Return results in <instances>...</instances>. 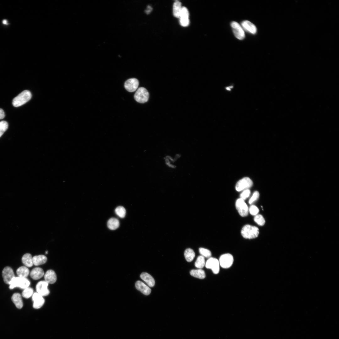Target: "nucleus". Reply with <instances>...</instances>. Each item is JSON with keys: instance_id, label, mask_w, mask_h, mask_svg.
Wrapping results in <instances>:
<instances>
[{"instance_id": "2f4dec72", "label": "nucleus", "mask_w": 339, "mask_h": 339, "mask_svg": "<svg viewBox=\"0 0 339 339\" xmlns=\"http://www.w3.org/2000/svg\"><path fill=\"white\" fill-rule=\"evenodd\" d=\"M8 127V122L4 121L0 122V137L7 130Z\"/></svg>"}, {"instance_id": "412c9836", "label": "nucleus", "mask_w": 339, "mask_h": 339, "mask_svg": "<svg viewBox=\"0 0 339 339\" xmlns=\"http://www.w3.org/2000/svg\"><path fill=\"white\" fill-rule=\"evenodd\" d=\"M33 264L36 266L45 264L47 261V257L43 255L35 256L32 257Z\"/></svg>"}, {"instance_id": "e433bc0d", "label": "nucleus", "mask_w": 339, "mask_h": 339, "mask_svg": "<svg viewBox=\"0 0 339 339\" xmlns=\"http://www.w3.org/2000/svg\"><path fill=\"white\" fill-rule=\"evenodd\" d=\"M153 10L152 7L150 5H148L147 8L145 10V13L147 14H148L151 13Z\"/></svg>"}, {"instance_id": "58836bf2", "label": "nucleus", "mask_w": 339, "mask_h": 339, "mask_svg": "<svg viewBox=\"0 0 339 339\" xmlns=\"http://www.w3.org/2000/svg\"><path fill=\"white\" fill-rule=\"evenodd\" d=\"M2 22H3V24H8V22H7V21L6 20H5V19L3 20V21Z\"/></svg>"}, {"instance_id": "dca6fc26", "label": "nucleus", "mask_w": 339, "mask_h": 339, "mask_svg": "<svg viewBox=\"0 0 339 339\" xmlns=\"http://www.w3.org/2000/svg\"><path fill=\"white\" fill-rule=\"evenodd\" d=\"M135 287L137 290L145 295H148L151 293V289L141 281H137L135 283Z\"/></svg>"}, {"instance_id": "ddd939ff", "label": "nucleus", "mask_w": 339, "mask_h": 339, "mask_svg": "<svg viewBox=\"0 0 339 339\" xmlns=\"http://www.w3.org/2000/svg\"><path fill=\"white\" fill-rule=\"evenodd\" d=\"M2 276L5 283L8 284L15 277L12 269L9 266L5 267L3 269L2 271Z\"/></svg>"}, {"instance_id": "9b49d317", "label": "nucleus", "mask_w": 339, "mask_h": 339, "mask_svg": "<svg viewBox=\"0 0 339 339\" xmlns=\"http://www.w3.org/2000/svg\"><path fill=\"white\" fill-rule=\"evenodd\" d=\"M180 18V23L183 27L188 26L190 23L189 13L187 9L185 7H182Z\"/></svg>"}, {"instance_id": "4468645a", "label": "nucleus", "mask_w": 339, "mask_h": 339, "mask_svg": "<svg viewBox=\"0 0 339 339\" xmlns=\"http://www.w3.org/2000/svg\"><path fill=\"white\" fill-rule=\"evenodd\" d=\"M32 299L33 301V307L35 309L40 308L44 304L45 300L43 297L37 292L33 294Z\"/></svg>"}, {"instance_id": "5701e85b", "label": "nucleus", "mask_w": 339, "mask_h": 339, "mask_svg": "<svg viewBox=\"0 0 339 339\" xmlns=\"http://www.w3.org/2000/svg\"><path fill=\"white\" fill-rule=\"evenodd\" d=\"M22 261L23 264L27 267H31L33 265L32 257L29 253L24 255L22 257Z\"/></svg>"}, {"instance_id": "f257e3e1", "label": "nucleus", "mask_w": 339, "mask_h": 339, "mask_svg": "<svg viewBox=\"0 0 339 339\" xmlns=\"http://www.w3.org/2000/svg\"><path fill=\"white\" fill-rule=\"evenodd\" d=\"M258 228L249 224L244 226L241 230L242 236L245 239H252L257 237L259 234Z\"/></svg>"}, {"instance_id": "ea45409f", "label": "nucleus", "mask_w": 339, "mask_h": 339, "mask_svg": "<svg viewBox=\"0 0 339 339\" xmlns=\"http://www.w3.org/2000/svg\"><path fill=\"white\" fill-rule=\"evenodd\" d=\"M47 253H48V252H47V251H46V254H47Z\"/></svg>"}, {"instance_id": "f3484780", "label": "nucleus", "mask_w": 339, "mask_h": 339, "mask_svg": "<svg viewBox=\"0 0 339 339\" xmlns=\"http://www.w3.org/2000/svg\"><path fill=\"white\" fill-rule=\"evenodd\" d=\"M45 281L48 283L53 284L56 282L57 277L56 273L52 270H49L46 271L44 275Z\"/></svg>"}, {"instance_id": "0eeeda50", "label": "nucleus", "mask_w": 339, "mask_h": 339, "mask_svg": "<svg viewBox=\"0 0 339 339\" xmlns=\"http://www.w3.org/2000/svg\"><path fill=\"white\" fill-rule=\"evenodd\" d=\"M253 182L249 177H245L239 180L235 186V189L238 191H240L248 189L253 185Z\"/></svg>"}, {"instance_id": "423d86ee", "label": "nucleus", "mask_w": 339, "mask_h": 339, "mask_svg": "<svg viewBox=\"0 0 339 339\" xmlns=\"http://www.w3.org/2000/svg\"><path fill=\"white\" fill-rule=\"evenodd\" d=\"M235 207L239 215L242 217L247 216L249 212V208L244 200L240 198L237 200Z\"/></svg>"}, {"instance_id": "39448f33", "label": "nucleus", "mask_w": 339, "mask_h": 339, "mask_svg": "<svg viewBox=\"0 0 339 339\" xmlns=\"http://www.w3.org/2000/svg\"><path fill=\"white\" fill-rule=\"evenodd\" d=\"M220 266L224 268L230 267L233 264L234 258L233 256L229 253L222 255L218 260Z\"/></svg>"}, {"instance_id": "7c9ffc66", "label": "nucleus", "mask_w": 339, "mask_h": 339, "mask_svg": "<svg viewBox=\"0 0 339 339\" xmlns=\"http://www.w3.org/2000/svg\"><path fill=\"white\" fill-rule=\"evenodd\" d=\"M254 221L258 225L261 226L265 223V220L263 216L261 214H257L255 216L254 218Z\"/></svg>"}, {"instance_id": "473e14b6", "label": "nucleus", "mask_w": 339, "mask_h": 339, "mask_svg": "<svg viewBox=\"0 0 339 339\" xmlns=\"http://www.w3.org/2000/svg\"><path fill=\"white\" fill-rule=\"evenodd\" d=\"M199 252L202 256L204 257L209 258L211 256V253L208 249L203 248H199Z\"/></svg>"}, {"instance_id": "b1692460", "label": "nucleus", "mask_w": 339, "mask_h": 339, "mask_svg": "<svg viewBox=\"0 0 339 339\" xmlns=\"http://www.w3.org/2000/svg\"><path fill=\"white\" fill-rule=\"evenodd\" d=\"M29 270L25 266H21L19 267L16 271L18 277L21 278H26L29 274Z\"/></svg>"}, {"instance_id": "72a5a7b5", "label": "nucleus", "mask_w": 339, "mask_h": 339, "mask_svg": "<svg viewBox=\"0 0 339 339\" xmlns=\"http://www.w3.org/2000/svg\"><path fill=\"white\" fill-rule=\"evenodd\" d=\"M259 193L258 191H255L249 200V204L251 205L256 201L259 198Z\"/></svg>"}, {"instance_id": "6ab92c4d", "label": "nucleus", "mask_w": 339, "mask_h": 339, "mask_svg": "<svg viewBox=\"0 0 339 339\" xmlns=\"http://www.w3.org/2000/svg\"><path fill=\"white\" fill-rule=\"evenodd\" d=\"M141 278L150 287H153L155 285V280L153 277L149 274L145 272L142 273L140 275Z\"/></svg>"}, {"instance_id": "20e7f679", "label": "nucleus", "mask_w": 339, "mask_h": 339, "mask_svg": "<svg viewBox=\"0 0 339 339\" xmlns=\"http://www.w3.org/2000/svg\"><path fill=\"white\" fill-rule=\"evenodd\" d=\"M135 100L138 102L143 103L147 102L149 98V93L146 89L139 88L134 95Z\"/></svg>"}, {"instance_id": "f03ea898", "label": "nucleus", "mask_w": 339, "mask_h": 339, "mask_svg": "<svg viewBox=\"0 0 339 339\" xmlns=\"http://www.w3.org/2000/svg\"><path fill=\"white\" fill-rule=\"evenodd\" d=\"M31 94L28 90H24L20 93L13 100V106L18 107L21 106L28 101L31 98Z\"/></svg>"}, {"instance_id": "c9c22d12", "label": "nucleus", "mask_w": 339, "mask_h": 339, "mask_svg": "<svg viewBox=\"0 0 339 339\" xmlns=\"http://www.w3.org/2000/svg\"><path fill=\"white\" fill-rule=\"evenodd\" d=\"M250 191L249 189H247L243 191L240 195V198L245 200L248 198L250 196Z\"/></svg>"}, {"instance_id": "c85d7f7f", "label": "nucleus", "mask_w": 339, "mask_h": 339, "mask_svg": "<svg viewBox=\"0 0 339 339\" xmlns=\"http://www.w3.org/2000/svg\"><path fill=\"white\" fill-rule=\"evenodd\" d=\"M116 214L121 218H124L126 215V211L125 208L121 206L117 207L115 210Z\"/></svg>"}, {"instance_id": "f704fd0d", "label": "nucleus", "mask_w": 339, "mask_h": 339, "mask_svg": "<svg viewBox=\"0 0 339 339\" xmlns=\"http://www.w3.org/2000/svg\"><path fill=\"white\" fill-rule=\"evenodd\" d=\"M249 212L251 215L256 216L259 213V209L256 206L251 205L249 208Z\"/></svg>"}, {"instance_id": "6e6552de", "label": "nucleus", "mask_w": 339, "mask_h": 339, "mask_svg": "<svg viewBox=\"0 0 339 339\" xmlns=\"http://www.w3.org/2000/svg\"><path fill=\"white\" fill-rule=\"evenodd\" d=\"M233 33L235 37L239 40H243L245 37V31L241 26L235 21L231 23Z\"/></svg>"}, {"instance_id": "bb28decb", "label": "nucleus", "mask_w": 339, "mask_h": 339, "mask_svg": "<svg viewBox=\"0 0 339 339\" xmlns=\"http://www.w3.org/2000/svg\"><path fill=\"white\" fill-rule=\"evenodd\" d=\"M184 255L186 260L188 262L191 261L195 256V253L193 250L190 248L186 249Z\"/></svg>"}, {"instance_id": "c756f323", "label": "nucleus", "mask_w": 339, "mask_h": 339, "mask_svg": "<svg viewBox=\"0 0 339 339\" xmlns=\"http://www.w3.org/2000/svg\"><path fill=\"white\" fill-rule=\"evenodd\" d=\"M33 294V289L28 287L24 289L22 293V296L26 299H28L32 296Z\"/></svg>"}, {"instance_id": "a878e982", "label": "nucleus", "mask_w": 339, "mask_h": 339, "mask_svg": "<svg viewBox=\"0 0 339 339\" xmlns=\"http://www.w3.org/2000/svg\"><path fill=\"white\" fill-rule=\"evenodd\" d=\"M119 226V222L118 220L115 218H110L107 222L108 228L112 230H114L118 228Z\"/></svg>"}, {"instance_id": "f8f14e48", "label": "nucleus", "mask_w": 339, "mask_h": 339, "mask_svg": "<svg viewBox=\"0 0 339 339\" xmlns=\"http://www.w3.org/2000/svg\"><path fill=\"white\" fill-rule=\"evenodd\" d=\"M139 85L138 80L135 78L128 79L124 83L125 89L129 92H133L138 88Z\"/></svg>"}, {"instance_id": "7ed1b4c3", "label": "nucleus", "mask_w": 339, "mask_h": 339, "mask_svg": "<svg viewBox=\"0 0 339 339\" xmlns=\"http://www.w3.org/2000/svg\"><path fill=\"white\" fill-rule=\"evenodd\" d=\"M9 284L10 289H12L16 287L24 289L29 287L30 282L26 278H21L18 277H14Z\"/></svg>"}, {"instance_id": "1a4fd4ad", "label": "nucleus", "mask_w": 339, "mask_h": 339, "mask_svg": "<svg viewBox=\"0 0 339 339\" xmlns=\"http://www.w3.org/2000/svg\"><path fill=\"white\" fill-rule=\"evenodd\" d=\"M205 265L207 268L211 269L214 273L217 274L219 273L220 265L217 259L210 257L206 261Z\"/></svg>"}, {"instance_id": "393cba45", "label": "nucleus", "mask_w": 339, "mask_h": 339, "mask_svg": "<svg viewBox=\"0 0 339 339\" xmlns=\"http://www.w3.org/2000/svg\"><path fill=\"white\" fill-rule=\"evenodd\" d=\"M190 274L192 276L199 279H203L206 277L205 272L201 269L192 270L190 271Z\"/></svg>"}, {"instance_id": "2eb2a0df", "label": "nucleus", "mask_w": 339, "mask_h": 339, "mask_svg": "<svg viewBox=\"0 0 339 339\" xmlns=\"http://www.w3.org/2000/svg\"><path fill=\"white\" fill-rule=\"evenodd\" d=\"M244 30L252 34H255L257 32L256 26L249 21L245 20L243 21L241 25Z\"/></svg>"}, {"instance_id": "aec40b11", "label": "nucleus", "mask_w": 339, "mask_h": 339, "mask_svg": "<svg viewBox=\"0 0 339 339\" xmlns=\"http://www.w3.org/2000/svg\"><path fill=\"white\" fill-rule=\"evenodd\" d=\"M11 299L17 308L21 309L22 308L23 303L21 295L19 293H14Z\"/></svg>"}, {"instance_id": "a211bd4d", "label": "nucleus", "mask_w": 339, "mask_h": 339, "mask_svg": "<svg viewBox=\"0 0 339 339\" xmlns=\"http://www.w3.org/2000/svg\"><path fill=\"white\" fill-rule=\"evenodd\" d=\"M44 275L43 269L40 267H36L33 268L30 273L31 278L34 280H38L41 278Z\"/></svg>"}, {"instance_id": "cd10ccee", "label": "nucleus", "mask_w": 339, "mask_h": 339, "mask_svg": "<svg viewBox=\"0 0 339 339\" xmlns=\"http://www.w3.org/2000/svg\"><path fill=\"white\" fill-rule=\"evenodd\" d=\"M205 265L204 257L202 256H198L195 262V266L197 268L202 269Z\"/></svg>"}, {"instance_id": "4c0bfd02", "label": "nucleus", "mask_w": 339, "mask_h": 339, "mask_svg": "<svg viewBox=\"0 0 339 339\" xmlns=\"http://www.w3.org/2000/svg\"><path fill=\"white\" fill-rule=\"evenodd\" d=\"M5 116V113L3 110L0 108V119L3 118Z\"/></svg>"}, {"instance_id": "4be33fe9", "label": "nucleus", "mask_w": 339, "mask_h": 339, "mask_svg": "<svg viewBox=\"0 0 339 339\" xmlns=\"http://www.w3.org/2000/svg\"><path fill=\"white\" fill-rule=\"evenodd\" d=\"M182 8L181 3L180 1H176L174 3L173 11V15L175 17L179 18Z\"/></svg>"}, {"instance_id": "9d476101", "label": "nucleus", "mask_w": 339, "mask_h": 339, "mask_svg": "<svg viewBox=\"0 0 339 339\" xmlns=\"http://www.w3.org/2000/svg\"><path fill=\"white\" fill-rule=\"evenodd\" d=\"M48 284L45 281L39 282L36 286L37 292L43 297L49 295L50 291L48 288Z\"/></svg>"}]
</instances>
